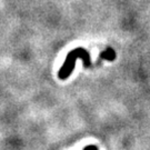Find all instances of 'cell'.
Masks as SVG:
<instances>
[{"label": "cell", "mask_w": 150, "mask_h": 150, "mask_svg": "<svg viewBox=\"0 0 150 150\" xmlns=\"http://www.w3.org/2000/svg\"><path fill=\"white\" fill-rule=\"evenodd\" d=\"M83 150H98V148H97L96 146L90 145V146H87V147Z\"/></svg>", "instance_id": "obj_3"}, {"label": "cell", "mask_w": 150, "mask_h": 150, "mask_svg": "<svg viewBox=\"0 0 150 150\" xmlns=\"http://www.w3.org/2000/svg\"><path fill=\"white\" fill-rule=\"evenodd\" d=\"M79 58L83 60V64H85L86 67H90L91 66L89 52L87 51L86 49L82 48V47L76 48L68 54L64 66H62V67H61V69L59 70V72H58V77H59V79L64 80V79H67V78L71 75L72 70H74V68H75L76 60L79 59Z\"/></svg>", "instance_id": "obj_1"}, {"label": "cell", "mask_w": 150, "mask_h": 150, "mask_svg": "<svg viewBox=\"0 0 150 150\" xmlns=\"http://www.w3.org/2000/svg\"><path fill=\"white\" fill-rule=\"evenodd\" d=\"M100 57H101V58H105V59H107V60H113L116 58V54H115V51H113L112 49L108 48L105 52H102V54H100Z\"/></svg>", "instance_id": "obj_2"}]
</instances>
